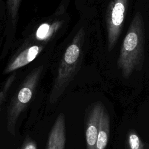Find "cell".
Masks as SVG:
<instances>
[{
	"label": "cell",
	"mask_w": 149,
	"mask_h": 149,
	"mask_svg": "<svg viewBox=\"0 0 149 149\" xmlns=\"http://www.w3.org/2000/svg\"><path fill=\"white\" fill-rule=\"evenodd\" d=\"M145 29L141 14L134 16L122 42L117 61L118 68L128 79L134 70H140L144 61Z\"/></svg>",
	"instance_id": "1"
},
{
	"label": "cell",
	"mask_w": 149,
	"mask_h": 149,
	"mask_svg": "<svg viewBox=\"0 0 149 149\" xmlns=\"http://www.w3.org/2000/svg\"><path fill=\"white\" fill-rule=\"evenodd\" d=\"M84 36V29L81 27L67 47L61 61L49 95V101L51 104L57 102L80 69L83 56Z\"/></svg>",
	"instance_id": "2"
},
{
	"label": "cell",
	"mask_w": 149,
	"mask_h": 149,
	"mask_svg": "<svg viewBox=\"0 0 149 149\" xmlns=\"http://www.w3.org/2000/svg\"><path fill=\"white\" fill-rule=\"evenodd\" d=\"M42 69V66L34 69L23 81L10 101L7 109L6 128L8 132L12 136L16 135L18 119L33 98Z\"/></svg>",
	"instance_id": "3"
},
{
	"label": "cell",
	"mask_w": 149,
	"mask_h": 149,
	"mask_svg": "<svg viewBox=\"0 0 149 149\" xmlns=\"http://www.w3.org/2000/svg\"><path fill=\"white\" fill-rule=\"evenodd\" d=\"M128 6L129 0H111L107 6L105 24L109 52L113 49L120 37Z\"/></svg>",
	"instance_id": "4"
},
{
	"label": "cell",
	"mask_w": 149,
	"mask_h": 149,
	"mask_svg": "<svg viewBox=\"0 0 149 149\" xmlns=\"http://www.w3.org/2000/svg\"><path fill=\"white\" fill-rule=\"evenodd\" d=\"M101 102H97L89 107L85 122V136L87 149H95L96 142L100 126Z\"/></svg>",
	"instance_id": "5"
},
{
	"label": "cell",
	"mask_w": 149,
	"mask_h": 149,
	"mask_svg": "<svg viewBox=\"0 0 149 149\" xmlns=\"http://www.w3.org/2000/svg\"><path fill=\"white\" fill-rule=\"evenodd\" d=\"M65 117L63 113H60L49 132L45 149H65Z\"/></svg>",
	"instance_id": "6"
},
{
	"label": "cell",
	"mask_w": 149,
	"mask_h": 149,
	"mask_svg": "<svg viewBox=\"0 0 149 149\" xmlns=\"http://www.w3.org/2000/svg\"><path fill=\"white\" fill-rule=\"evenodd\" d=\"M41 50V48L38 45H33L26 48L20 53L7 66L5 72H11L29 63L35 59Z\"/></svg>",
	"instance_id": "7"
},
{
	"label": "cell",
	"mask_w": 149,
	"mask_h": 149,
	"mask_svg": "<svg viewBox=\"0 0 149 149\" xmlns=\"http://www.w3.org/2000/svg\"><path fill=\"white\" fill-rule=\"evenodd\" d=\"M110 133V119L108 113L103 106L100 120V126L95 149H105Z\"/></svg>",
	"instance_id": "8"
},
{
	"label": "cell",
	"mask_w": 149,
	"mask_h": 149,
	"mask_svg": "<svg viewBox=\"0 0 149 149\" xmlns=\"http://www.w3.org/2000/svg\"><path fill=\"white\" fill-rule=\"evenodd\" d=\"M126 146L127 149H144V146L141 139L134 130H130L127 132Z\"/></svg>",
	"instance_id": "9"
},
{
	"label": "cell",
	"mask_w": 149,
	"mask_h": 149,
	"mask_svg": "<svg viewBox=\"0 0 149 149\" xmlns=\"http://www.w3.org/2000/svg\"><path fill=\"white\" fill-rule=\"evenodd\" d=\"M20 1L21 0H7L8 13L13 24H15L16 22Z\"/></svg>",
	"instance_id": "10"
},
{
	"label": "cell",
	"mask_w": 149,
	"mask_h": 149,
	"mask_svg": "<svg viewBox=\"0 0 149 149\" xmlns=\"http://www.w3.org/2000/svg\"><path fill=\"white\" fill-rule=\"evenodd\" d=\"M54 29L49 24L44 23L41 24L36 31V37L40 40H45L47 39L52 34Z\"/></svg>",
	"instance_id": "11"
},
{
	"label": "cell",
	"mask_w": 149,
	"mask_h": 149,
	"mask_svg": "<svg viewBox=\"0 0 149 149\" xmlns=\"http://www.w3.org/2000/svg\"><path fill=\"white\" fill-rule=\"evenodd\" d=\"M13 80V77L9 79L6 81V83H5V84L3 87V88L0 90V109L2 107V104L3 103V101L5 100L7 93H8V90H9V88H10V86L12 83Z\"/></svg>",
	"instance_id": "12"
},
{
	"label": "cell",
	"mask_w": 149,
	"mask_h": 149,
	"mask_svg": "<svg viewBox=\"0 0 149 149\" xmlns=\"http://www.w3.org/2000/svg\"><path fill=\"white\" fill-rule=\"evenodd\" d=\"M19 149H37V146L35 141L27 136Z\"/></svg>",
	"instance_id": "13"
}]
</instances>
